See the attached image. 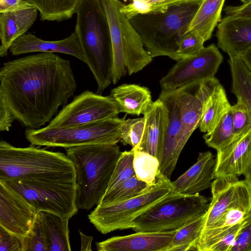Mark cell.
<instances>
[{
  "label": "cell",
  "mask_w": 251,
  "mask_h": 251,
  "mask_svg": "<svg viewBox=\"0 0 251 251\" xmlns=\"http://www.w3.org/2000/svg\"><path fill=\"white\" fill-rule=\"evenodd\" d=\"M76 87L69 60L50 52L22 57L0 69V108L23 126L39 129L67 104Z\"/></svg>",
  "instance_id": "obj_1"
},
{
  "label": "cell",
  "mask_w": 251,
  "mask_h": 251,
  "mask_svg": "<svg viewBox=\"0 0 251 251\" xmlns=\"http://www.w3.org/2000/svg\"><path fill=\"white\" fill-rule=\"evenodd\" d=\"M74 33L85 63L96 80L97 93L112 82L113 50L108 19L101 0H80L75 12Z\"/></svg>",
  "instance_id": "obj_2"
},
{
  "label": "cell",
  "mask_w": 251,
  "mask_h": 251,
  "mask_svg": "<svg viewBox=\"0 0 251 251\" xmlns=\"http://www.w3.org/2000/svg\"><path fill=\"white\" fill-rule=\"evenodd\" d=\"M75 165L67 155L31 145L16 147L0 141V178L39 182H76Z\"/></svg>",
  "instance_id": "obj_3"
},
{
  "label": "cell",
  "mask_w": 251,
  "mask_h": 251,
  "mask_svg": "<svg viewBox=\"0 0 251 251\" xmlns=\"http://www.w3.org/2000/svg\"><path fill=\"white\" fill-rule=\"evenodd\" d=\"M203 0H186L161 13L138 14L129 19L152 58L167 56L176 61L178 44Z\"/></svg>",
  "instance_id": "obj_4"
},
{
  "label": "cell",
  "mask_w": 251,
  "mask_h": 251,
  "mask_svg": "<svg viewBox=\"0 0 251 251\" xmlns=\"http://www.w3.org/2000/svg\"><path fill=\"white\" fill-rule=\"evenodd\" d=\"M76 172L77 206L90 210L105 194L122 153L116 144H90L65 149Z\"/></svg>",
  "instance_id": "obj_5"
},
{
  "label": "cell",
  "mask_w": 251,
  "mask_h": 251,
  "mask_svg": "<svg viewBox=\"0 0 251 251\" xmlns=\"http://www.w3.org/2000/svg\"><path fill=\"white\" fill-rule=\"evenodd\" d=\"M110 30L113 50L112 82L116 84L127 72L130 75L142 70L152 60L127 17L121 11L120 0H101Z\"/></svg>",
  "instance_id": "obj_6"
},
{
  "label": "cell",
  "mask_w": 251,
  "mask_h": 251,
  "mask_svg": "<svg viewBox=\"0 0 251 251\" xmlns=\"http://www.w3.org/2000/svg\"><path fill=\"white\" fill-rule=\"evenodd\" d=\"M178 194L170 179L159 172L156 183L145 192L117 203L97 205L88 218L103 234L132 228V223L137 217L156 204Z\"/></svg>",
  "instance_id": "obj_7"
},
{
  "label": "cell",
  "mask_w": 251,
  "mask_h": 251,
  "mask_svg": "<svg viewBox=\"0 0 251 251\" xmlns=\"http://www.w3.org/2000/svg\"><path fill=\"white\" fill-rule=\"evenodd\" d=\"M126 116L86 124L37 129L26 128L25 135L31 144L68 148L90 144H116L121 140V127Z\"/></svg>",
  "instance_id": "obj_8"
},
{
  "label": "cell",
  "mask_w": 251,
  "mask_h": 251,
  "mask_svg": "<svg viewBox=\"0 0 251 251\" xmlns=\"http://www.w3.org/2000/svg\"><path fill=\"white\" fill-rule=\"evenodd\" d=\"M209 199L197 193L178 194L156 204L132 223L136 232L176 230L206 214Z\"/></svg>",
  "instance_id": "obj_9"
},
{
  "label": "cell",
  "mask_w": 251,
  "mask_h": 251,
  "mask_svg": "<svg viewBox=\"0 0 251 251\" xmlns=\"http://www.w3.org/2000/svg\"><path fill=\"white\" fill-rule=\"evenodd\" d=\"M20 193L35 210L70 220L78 213L76 182H50L0 178Z\"/></svg>",
  "instance_id": "obj_10"
},
{
  "label": "cell",
  "mask_w": 251,
  "mask_h": 251,
  "mask_svg": "<svg viewBox=\"0 0 251 251\" xmlns=\"http://www.w3.org/2000/svg\"><path fill=\"white\" fill-rule=\"evenodd\" d=\"M223 56L214 44L204 47L199 53L177 62L159 81L162 90L197 86L202 81L215 77L223 61Z\"/></svg>",
  "instance_id": "obj_11"
},
{
  "label": "cell",
  "mask_w": 251,
  "mask_h": 251,
  "mask_svg": "<svg viewBox=\"0 0 251 251\" xmlns=\"http://www.w3.org/2000/svg\"><path fill=\"white\" fill-rule=\"evenodd\" d=\"M118 105L110 96L86 90L63 106L49 126L64 127L97 122L118 117Z\"/></svg>",
  "instance_id": "obj_12"
},
{
  "label": "cell",
  "mask_w": 251,
  "mask_h": 251,
  "mask_svg": "<svg viewBox=\"0 0 251 251\" xmlns=\"http://www.w3.org/2000/svg\"><path fill=\"white\" fill-rule=\"evenodd\" d=\"M212 198L205 214L203 230L209 228L226 212L238 208L251 210V189L247 181L236 176L219 177L211 186Z\"/></svg>",
  "instance_id": "obj_13"
},
{
  "label": "cell",
  "mask_w": 251,
  "mask_h": 251,
  "mask_svg": "<svg viewBox=\"0 0 251 251\" xmlns=\"http://www.w3.org/2000/svg\"><path fill=\"white\" fill-rule=\"evenodd\" d=\"M38 213L20 193L0 180V226L22 242Z\"/></svg>",
  "instance_id": "obj_14"
},
{
  "label": "cell",
  "mask_w": 251,
  "mask_h": 251,
  "mask_svg": "<svg viewBox=\"0 0 251 251\" xmlns=\"http://www.w3.org/2000/svg\"><path fill=\"white\" fill-rule=\"evenodd\" d=\"M176 230L136 232L97 242L98 251H168Z\"/></svg>",
  "instance_id": "obj_15"
},
{
  "label": "cell",
  "mask_w": 251,
  "mask_h": 251,
  "mask_svg": "<svg viewBox=\"0 0 251 251\" xmlns=\"http://www.w3.org/2000/svg\"><path fill=\"white\" fill-rule=\"evenodd\" d=\"M202 105L199 128L202 132L210 131L231 107L226 91L215 77L201 82L194 95Z\"/></svg>",
  "instance_id": "obj_16"
},
{
  "label": "cell",
  "mask_w": 251,
  "mask_h": 251,
  "mask_svg": "<svg viewBox=\"0 0 251 251\" xmlns=\"http://www.w3.org/2000/svg\"><path fill=\"white\" fill-rule=\"evenodd\" d=\"M177 93V89L169 91L162 90L158 98L164 103L169 111V123L159 160V172L169 179L179 156L177 151L180 130Z\"/></svg>",
  "instance_id": "obj_17"
},
{
  "label": "cell",
  "mask_w": 251,
  "mask_h": 251,
  "mask_svg": "<svg viewBox=\"0 0 251 251\" xmlns=\"http://www.w3.org/2000/svg\"><path fill=\"white\" fill-rule=\"evenodd\" d=\"M217 151L215 178L244 174L251 161V128Z\"/></svg>",
  "instance_id": "obj_18"
},
{
  "label": "cell",
  "mask_w": 251,
  "mask_h": 251,
  "mask_svg": "<svg viewBox=\"0 0 251 251\" xmlns=\"http://www.w3.org/2000/svg\"><path fill=\"white\" fill-rule=\"evenodd\" d=\"M145 126L141 140L135 150L143 151L159 160L169 123V111L159 98L143 114Z\"/></svg>",
  "instance_id": "obj_19"
},
{
  "label": "cell",
  "mask_w": 251,
  "mask_h": 251,
  "mask_svg": "<svg viewBox=\"0 0 251 251\" xmlns=\"http://www.w3.org/2000/svg\"><path fill=\"white\" fill-rule=\"evenodd\" d=\"M216 36L219 48L241 56L251 48V18L226 15L218 25Z\"/></svg>",
  "instance_id": "obj_20"
},
{
  "label": "cell",
  "mask_w": 251,
  "mask_h": 251,
  "mask_svg": "<svg viewBox=\"0 0 251 251\" xmlns=\"http://www.w3.org/2000/svg\"><path fill=\"white\" fill-rule=\"evenodd\" d=\"M13 55L31 52L61 53L73 56L85 63V58L77 37L74 32L68 37L57 41H45L31 33L24 34L11 45Z\"/></svg>",
  "instance_id": "obj_21"
},
{
  "label": "cell",
  "mask_w": 251,
  "mask_h": 251,
  "mask_svg": "<svg viewBox=\"0 0 251 251\" xmlns=\"http://www.w3.org/2000/svg\"><path fill=\"white\" fill-rule=\"evenodd\" d=\"M215 166L216 159L210 151L200 152L197 162L173 182L175 190L180 194L190 195L211 188L215 179Z\"/></svg>",
  "instance_id": "obj_22"
},
{
  "label": "cell",
  "mask_w": 251,
  "mask_h": 251,
  "mask_svg": "<svg viewBox=\"0 0 251 251\" xmlns=\"http://www.w3.org/2000/svg\"><path fill=\"white\" fill-rule=\"evenodd\" d=\"M34 6L0 13V56L5 57L12 43L28 30L37 18Z\"/></svg>",
  "instance_id": "obj_23"
},
{
  "label": "cell",
  "mask_w": 251,
  "mask_h": 251,
  "mask_svg": "<svg viewBox=\"0 0 251 251\" xmlns=\"http://www.w3.org/2000/svg\"><path fill=\"white\" fill-rule=\"evenodd\" d=\"M177 89V101L180 122L177 151L180 155L193 132L199 127L202 113V105L194 95L182 89Z\"/></svg>",
  "instance_id": "obj_24"
},
{
  "label": "cell",
  "mask_w": 251,
  "mask_h": 251,
  "mask_svg": "<svg viewBox=\"0 0 251 251\" xmlns=\"http://www.w3.org/2000/svg\"><path fill=\"white\" fill-rule=\"evenodd\" d=\"M110 96L119 106L120 112L139 116L153 102L151 92L146 87L123 84L111 90Z\"/></svg>",
  "instance_id": "obj_25"
},
{
  "label": "cell",
  "mask_w": 251,
  "mask_h": 251,
  "mask_svg": "<svg viewBox=\"0 0 251 251\" xmlns=\"http://www.w3.org/2000/svg\"><path fill=\"white\" fill-rule=\"evenodd\" d=\"M225 1V0H203L187 32H195L205 42L210 39L215 28L221 21Z\"/></svg>",
  "instance_id": "obj_26"
},
{
  "label": "cell",
  "mask_w": 251,
  "mask_h": 251,
  "mask_svg": "<svg viewBox=\"0 0 251 251\" xmlns=\"http://www.w3.org/2000/svg\"><path fill=\"white\" fill-rule=\"evenodd\" d=\"M244 219L233 226L202 231L197 245V251H231Z\"/></svg>",
  "instance_id": "obj_27"
},
{
  "label": "cell",
  "mask_w": 251,
  "mask_h": 251,
  "mask_svg": "<svg viewBox=\"0 0 251 251\" xmlns=\"http://www.w3.org/2000/svg\"><path fill=\"white\" fill-rule=\"evenodd\" d=\"M49 251H70L69 220L55 214L40 211Z\"/></svg>",
  "instance_id": "obj_28"
},
{
  "label": "cell",
  "mask_w": 251,
  "mask_h": 251,
  "mask_svg": "<svg viewBox=\"0 0 251 251\" xmlns=\"http://www.w3.org/2000/svg\"><path fill=\"white\" fill-rule=\"evenodd\" d=\"M80 0H27L39 11L41 20H67L75 13Z\"/></svg>",
  "instance_id": "obj_29"
},
{
  "label": "cell",
  "mask_w": 251,
  "mask_h": 251,
  "mask_svg": "<svg viewBox=\"0 0 251 251\" xmlns=\"http://www.w3.org/2000/svg\"><path fill=\"white\" fill-rule=\"evenodd\" d=\"M205 214L176 230L168 251H197Z\"/></svg>",
  "instance_id": "obj_30"
},
{
  "label": "cell",
  "mask_w": 251,
  "mask_h": 251,
  "mask_svg": "<svg viewBox=\"0 0 251 251\" xmlns=\"http://www.w3.org/2000/svg\"><path fill=\"white\" fill-rule=\"evenodd\" d=\"M151 186L139 180L135 176L106 192L97 205L113 204L125 201L140 195Z\"/></svg>",
  "instance_id": "obj_31"
},
{
  "label": "cell",
  "mask_w": 251,
  "mask_h": 251,
  "mask_svg": "<svg viewBox=\"0 0 251 251\" xmlns=\"http://www.w3.org/2000/svg\"><path fill=\"white\" fill-rule=\"evenodd\" d=\"M203 138L207 146L217 151L226 146L236 138L234 134L231 108L210 131L203 135Z\"/></svg>",
  "instance_id": "obj_32"
},
{
  "label": "cell",
  "mask_w": 251,
  "mask_h": 251,
  "mask_svg": "<svg viewBox=\"0 0 251 251\" xmlns=\"http://www.w3.org/2000/svg\"><path fill=\"white\" fill-rule=\"evenodd\" d=\"M159 165L156 157L146 152L134 150L133 167L139 180L150 186L155 184L159 173Z\"/></svg>",
  "instance_id": "obj_33"
},
{
  "label": "cell",
  "mask_w": 251,
  "mask_h": 251,
  "mask_svg": "<svg viewBox=\"0 0 251 251\" xmlns=\"http://www.w3.org/2000/svg\"><path fill=\"white\" fill-rule=\"evenodd\" d=\"M186 0H130L121 11L128 19L138 14L161 13L173 5Z\"/></svg>",
  "instance_id": "obj_34"
},
{
  "label": "cell",
  "mask_w": 251,
  "mask_h": 251,
  "mask_svg": "<svg viewBox=\"0 0 251 251\" xmlns=\"http://www.w3.org/2000/svg\"><path fill=\"white\" fill-rule=\"evenodd\" d=\"M134 154V150L133 148L130 151L122 152L106 192L111 191L126 180L136 176L133 167Z\"/></svg>",
  "instance_id": "obj_35"
},
{
  "label": "cell",
  "mask_w": 251,
  "mask_h": 251,
  "mask_svg": "<svg viewBox=\"0 0 251 251\" xmlns=\"http://www.w3.org/2000/svg\"><path fill=\"white\" fill-rule=\"evenodd\" d=\"M22 251H49L47 237L40 211L30 232L22 242Z\"/></svg>",
  "instance_id": "obj_36"
},
{
  "label": "cell",
  "mask_w": 251,
  "mask_h": 251,
  "mask_svg": "<svg viewBox=\"0 0 251 251\" xmlns=\"http://www.w3.org/2000/svg\"><path fill=\"white\" fill-rule=\"evenodd\" d=\"M145 126L144 117L126 120L121 127L120 142L124 145H129L132 148H136L141 140Z\"/></svg>",
  "instance_id": "obj_37"
},
{
  "label": "cell",
  "mask_w": 251,
  "mask_h": 251,
  "mask_svg": "<svg viewBox=\"0 0 251 251\" xmlns=\"http://www.w3.org/2000/svg\"><path fill=\"white\" fill-rule=\"evenodd\" d=\"M237 98V103L231 107L235 137L251 128V109L242 98Z\"/></svg>",
  "instance_id": "obj_38"
},
{
  "label": "cell",
  "mask_w": 251,
  "mask_h": 251,
  "mask_svg": "<svg viewBox=\"0 0 251 251\" xmlns=\"http://www.w3.org/2000/svg\"><path fill=\"white\" fill-rule=\"evenodd\" d=\"M205 41L193 31L187 32L178 44L176 55L178 60L189 58L199 53L204 47Z\"/></svg>",
  "instance_id": "obj_39"
},
{
  "label": "cell",
  "mask_w": 251,
  "mask_h": 251,
  "mask_svg": "<svg viewBox=\"0 0 251 251\" xmlns=\"http://www.w3.org/2000/svg\"><path fill=\"white\" fill-rule=\"evenodd\" d=\"M231 251H251V210L245 218Z\"/></svg>",
  "instance_id": "obj_40"
},
{
  "label": "cell",
  "mask_w": 251,
  "mask_h": 251,
  "mask_svg": "<svg viewBox=\"0 0 251 251\" xmlns=\"http://www.w3.org/2000/svg\"><path fill=\"white\" fill-rule=\"evenodd\" d=\"M247 214V213L240 209H230L207 229L233 226L242 222Z\"/></svg>",
  "instance_id": "obj_41"
},
{
  "label": "cell",
  "mask_w": 251,
  "mask_h": 251,
  "mask_svg": "<svg viewBox=\"0 0 251 251\" xmlns=\"http://www.w3.org/2000/svg\"><path fill=\"white\" fill-rule=\"evenodd\" d=\"M0 251H22L21 240L0 226Z\"/></svg>",
  "instance_id": "obj_42"
},
{
  "label": "cell",
  "mask_w": 251,
  "mask_h": 251,
  "mask_svg": "<svg viewBox=\"0 0 251 251\" xmlns=\"http://www.w3.org/2000/svg\"><path fill=\"white\" fill-rule=\"evenodd\" d=\"M32 6L27 0H0V13L18 11Z\"/></svg>",
  "instance_id": "obj_43"
},
{
  "label": "cell",
  "mask_w": 251,
  "mask_h": 251,
  "mask_svg": "<svg viewBox=\"0 0 251 251\" xmlns=\"http://www.w3.org/2000/svg\"><path fill=\"white\" fill-rule=\"evenodd\" d=\"M224 10L227 16L251 18V0L239 6H226Z\"/></svg>",
  "instance_id": "obj_44"
},
{
  "label": "cell",
  "mask_w": 251,
  "mask_h": 251,
  "mask_svg": "<svg viewBox=\"0 0 251 251\" xmlns=\"http://www.w3.org/2000/svg\"><path fill=\"white\" fill-rule=\"evenodd\" d=\"M81 238V251H92L91 244L93 237L88 236L79 230Z\"/></svg>",
  "instance_id": "obj_45"
},
{
  "label": "cell",
  "mask_w": 251,
  "mask_h": 251,
  "mask_svg": "<svg viewBox=\"0 0 251 251\" xmlns=\"http://www.w3.org/2000/svg\"><path fill=\"white\" fill-rule=\"evenodd\" d=\"M240 57L246 66L251 71V48Z\"/></svg>",
  "instance_id": "obj_46"
},
{
  "label": "cell",
  "mask_w": 251,
  "mask_h": 251,
  "mask_svg": "<svg viewBox=\"0 0 251 251\" xmlns=\"http://www.w3.org/2000/svg\"><path fill=\"white\" fill-rule=\"evenodd\" d=\"M243 175L245 176V180L247 181L251 189V161Z\"/></svg>",
  "instance_id": "obj_47"
},
{
  "label": "cell",
  "mask_w": 251,
  "mask_h": 251,
  "mask_svg": "<svg viewBox=\"0 0 251 251\" xmlns=\"http://www.w3.org/2000/svg\"><path fill=\"white\" fill-rule=\"evenodd\" d=\"M241 2H242L243 3H247L251 0H240Z\"/></svg>",
  "instance_id": "obj_48"
},
{
  "label": "cell",
  "mask_w": 251,
  "mask_h": 251,
  "mask_svg": "<svg viewBox=\"0 0 251 251\" xmlns=\"http://www.w3.org/2000/svg\"><path fill=\"white\" fill-rule=\"evenodd\" d=\"M251 109V108H250Z\"/></svg>",
  "instance_id": "obj_49"
}]
</instances>
